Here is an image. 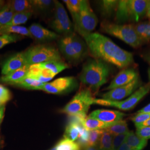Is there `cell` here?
I'll list each match as a JSON object with an SVG mask.
<instances>
[{
    "instance_id": "obj_1",
    "label": "cell",
    "mask_w": 150,
    "mask_h": 150,
    "mask_svg": "<svg viewBox=\"0 0 150 150\" xmlns=\"http://www.w3.org/2000/svg\"><path fill=\"white\" fill-rule=\"evenodd\" d=\"M91 54L96 59L123 69L134 62L133 54L124 50L111 40L95 32L82 36Z\"/></svg>"
},
{
    "instance_id": "obj_2",
    "label": "cell",
    "mask_w": 150,
    "mask_h": 150,
    "mask_svg": "<svg viewBox=\"0 0 150 150\" xmlns=\"http://www.w3.org/2000/svg\"><path fill=\"white\" fill-rule=\"evenodd\" d=\"M110 67L101 59H90L83 66L80 79L86 86L94 90H98L107 82Z\"/></svg>"
},
{
    "instance_id": "obj_3",
    "label": "cell",
    "mask_w": 150,
    "mask_h": 150,
    "mask_svg": "<svg viewBox=\"0 0 150 150\" xmlns=\"http://www.w3.org/2000/svg\"><path fill=\"white\" fill-rule=\"evenodd\" d=\"M59 48L67 59L78 62L86 56L88 47L86 42L73 33L60 39Z\"/></svg>"
},
{
    "instance_id": "obj_4",
    "label": "cell",
    "mask_w": 150,
    "mask_h": 150,
    "mask_svg": "<svg viewBox=\"0 0 150 150\" xmlns=\"http://www.w3.org/2000/svg\"><path fill=\"white\" fill-rule=\"evenodd\" d=\"M101 27L102 31L118 38L134 48H138L143 43L132 25H118L103 22Z\"/></svg>"
},
{
    "instance_id": "obj_5",
    "label": "cell",
    "mask_w": 150,
    "mask_h": 150,
    "mask_svg": "<svg viewBox=\"0 0 150 150\" xmlns=\"http://www.w3.org/2000/svg\"><path fill=\"white\" fill-rule=\"evenodd\" d=\"M90 88H86L79 91L61 110V112L71 116L86 118L88 109L94 103Z\"/></svg>"
},
{
    "instance_id": "obj_6",
    "label": "cell",
    "mask_w": 150,
    "mask_h": 150,
    "mask_svg": "<svg viewBox=\"0 0 150 150\" xmlns=\"http://www.w3.org/2000/svg\"><path fill=\"white\" fill-rule=\"evenodd\" d=\"M25 53L28 66L52 61H61L59 50L52 46L38 45L30 47Z\"/></svg>"
},
{
    "instance_id": "obj_7",
    "label": "cell",
    "mask_w": 150,
    "mask_h": 150,
    "mask_svg": "<svg viewBox=\"0 0 150 150\" xmlns=\"http://www.w3.org/2000/svg\"><path fill=\"white\" fill-rule=\"evenodd\" d=\"M74 22L75 29L82 36L91 33L96 28L98 19L88 1L82 0L79 14Z\"/></svg>"
},
{
    "instance_id": "obj_8",
    "label": "cell",
    "mask_w": 150,
    "mask_h": 150,
    "mask_svg": "<svg viewBox=\"0 0 150 150\" xmlns=\"http://www.w3.org/2000/svg\"><path fill=\"white\" fill-rule=\"evenodd\" d=\"M150 83L149 82L134 92L128 98L120 101H111L103 99H96L94 100L93 104L106 106L116 107L123 111H129L133 109L139 102L150 92Z\"/></svg>"
},
{
    "instance_id": "obj_9",
    "label": "cell",
    "mask_w": 150,
    "mask_h": 150,
    "mask_svg": "<svg viewBox=\"0 0 150 150\" xmlns=\"http://www.w3.org/2000/svg\"><path fill=\"white\" fill-rule=\"evenodd\" d=\"M54 15L52 23V27L59 33L64 36L73 33L74 26L64 6L57 1H54Z\"/></svg>"
},
{
    "instance_id": "obj_10",
    "label": "cell",
    "mask_w": 150,
    "mask_h": 150,
    "mask_svg": "<svg viewBox=\"0 0 150 150\" xmlns=\"http://www.w3.org/2000/svg\"><path fill=\"white\" fill-rule=\"evenodd\" d=\"M77 86V82L73 77H64L56 79L51 82L44 83L38 90L48 93L60 94L71 91Z\"/></svg>"
},
{
    "instance_id": "obj_11",
    "label": "cell",
    "mask_w": 150,
    "mask_h": 150,
    "mask_svg": "<svg viewBox=\"0 0 150 150\" xmlns=\"http://www.w3.org/2000/svg\"><path fill=\"white\" fill-rule=\"evenodd\" d=\"M140 84L139 77L129 84L120 86L111 90L102 95V99L111 101H120L126 97L131 96Z\"/></svg>"
},
{
    "instance_id": "obj_12",
    "label": "cell",
    "mask_w": 150,
    "mask_h": 150,
    "mask_svg": "<svg viewBox=\"0 0 150 150\" xmlns=\"http://www.w3.org/2000/svg\"><path fill=\"white\" fill-rule=\"evenodd\" d=\"M26 66H28V64L25 53H17L5 61L2 66L1 74L4 76L8 75Z\"/></svg>"
},
{
    "instance_id": "obj_13",
    "label": "cell",
    "mask_w": 150,
    "mask_h": 150,
    "mask_svg": "<svg viewBox=\"0 0 150 150\" xmlns=\"http://www.w3.org/2000/svg\"><path fill=\"white\" fill-rule=\"evenodd\" d=\"M125 115L122 112L115 110H97L90 113L89 117L96 118L105 123H112L122 120Z\"/></svg>"
},
{
    "instance_id": "obj_14",
    "label": "cell",
    "mask_w": 150,
    "mask_h": 150,
    "mask_svg": "<svg viewBox=\"0 0 150 150\" xmlns=\"http://www.w3.org/2000/svg\"><path fill=\"white\" fill-rule=\"evenodd\" d=\"M138 77L137 72L134 69H124L116 75L106 90L110 91L118 87L127 85Z\"/></svg>"
},
{
    "instance_id": "obj_15",
    "label": "cell",
    "mask_w": 150,
    "mask_h": 150,
    "mask_svg": "<svg viewBox=\"0 0 150 150\" xmlns=\"http://www.w3.org/2000/svg\"><path fill=\"white\" fill-rule=\"evenodd\" d=\"M149 1L128 0L130 20L138 22L146 14Z\"/></svg>"
},
{
    "instance_id": "obj_16",
    "label": "cell",
    "mask_w": 150,
    "mask_h": 150,
    "mask_svg": "<svg viewBox=\"0 0 150 150\" xmlns=\"http://www.w3.org/2000/svg\"><path fill=\"white\" fill-rule=\"evenodd\" d=\"M32 38L38 41H51L57 39L59 36L56 33L43 27L40 24L33 23L28 28Z\"/></svg>"
},
{
    "instance_id": "obj_17",
    "label": "cell",
    "mask_w": 150,
    "mask_h": 150,
    "mask_svg": "<svg viewBox=\"0 0 150 150\" xmlns=\"http://www.w3.org/2000/svg\"><path fill=\"white\" fill-rule=\"evenodd\" d=\"M28 67L29 66H26L23 68L16 70L8 75L3 76L1 77L0 80L4 83L15 85L26 77Z\"/></svg>"
},
{
    "instance_id": "obj_18",
    "label": "cell",
    "mask_w": 150,
    "mask_h": 150,
    "mask_svg": "<svg viewBox=\"0 0 150 150\" xmlns=\"http://www.w3.org/2000/svg\"><path fill=\"white\" fill-rule=\"evenodd\" d=\"M7 4L15 13L33 11L30 1L13 0L10 1Z\"/></svg>"
},
{
    "instance_id": "obj_19",
    "label": "cell",
    "mask_w": 150,
    "mask_h": 150,
    "mask_svg": "<svg viewBox=\"0 0 150 150\" xmlns=\"http://www.w3.org/2000/svg\"><path fill=\"white\" fill-rule=\"evenodd\" d=\"M81 123L88 131L105 129L112 125L110 123H105L96 118H92L89 116L83 118L81 121Z\"/></svg>"
},
{
    "instance_id": "obj_20",
    "label": "cell",
    "mask_w": 150,
    "mask_h": 150,
    "mask_svg": "<svg viewBox=\"0 0 150 150\" xmlns=\"http://www.w3.org/2000/svg\"><path fill=\"white\" fill-rule=\"evenodd\" d=\"M125 142L134 150H142L147 144V140L141 139L133 131H129Z\"/></svg>"
},
{
    "instance_id": "obj_21",
    "label": "cell",
    "mask_w": 150,
    "mask_h": 150,
    "mask_svg": "<svg viewBox=\"0 0 150 150\" xmlns=\"http://www.w3.org/2000/svg\"><path fill=\"white\" fill-rule=\"evenodd\" d=\"M15 33L22 36L32 38L28 28L21 26H11L0 27V35Z\"/></svg>"
},
{
    "instance_id": "obj_22",
    "label": "cell",
    "mask_w": 150,
    "mask_h": 150,
    "mask_svg": "<svg viewBox=\"0 0 150 150\" xmlns=\"http://www.w3.org/2000/svg\"><path fill=\"white\" fill-rule=\"evenodd\" d=\"M116 20L121 22L130 20L128 0L118 1V6L116 10Z\"/></svg>"
},
{
    "instance_id": "obj_23",
    "label": "cell",
    "mask_w": 150,
    "mask_h": 150,
    "mask_svg": "<svg viewBox=\"0 0 150 150\" xmlns=\"http://www.w3.org/2000/svg\"><path fill=\"white\" fill-rule=\"evenodd\" d=\"M39 64L43 69L52 71L55 75L69 67L67 64L62 61H52Z\"/></svg>"
},
{
    "instance_id": "obj_24",
    "label": "cell",
    "mask_w": 150,
    "mask_h": 150,
    "mask_svg": "<svg viewBox=\"0 0 150 150\" xmlns=\"http://www.w3.org/2000/svg\"><path fill=\"white\" fill-rule=\"evenodd\" d=\"M134 26L136 31L143 42L150 41V21L139 23Z\"/></svg>"
},
{
    "instance_id": "obj_25",
    "label": "cell",
    "mask_w": 150,
    "mask_h": 150,
    "mask_svg": "<svg viewBox=\"0 0 150 150\" xmlns=\"http://www.w3.org/2000/svg\"><path fill=\"white\" fill-rule=\"evenodd\" d=\"M105 130L113 136L123 134L129 131L127 124L124 120H121L117 122L113 123L107 129H105Z\"/></svg>"
},
{
    "instance_id": "obj_26",
    "label": "cell",
    "mask_w": 150,
    "mask_h": 150,
    "mask_svg": "<svg viewBox=\"0 0 150 150\" xmlns=\"http://www.w3.org/2000/svg\"><path fill=\"white\" fill-rule=\"evenodd\" d=\"M118 1L116 0H103L100 2L101 9L104 16H110L113 11L117 10Z\"/></svg>"
},
{
    "instance_id": "obj_27",
    "label": "cell",
    "mask_w": 150,
    "mask_h": 150,
    "mask_svg": "<svg viewBox=\"0 0 150 150\" xmlns=\"http://www.w3.org/2000/svg\"><path fill=\"white\" fill-rule=\"evenodd\" d=\"M32 15V12L15 13L11 22L5 26H19L20 25L24 24L29 20Z\"/></svg>"
},
{
    "instance_id": "obj_28",
    "label": "cell",
    "mask_w": 150,
    "mask_h": 150,
    "mask_svg": "<svg viewBox=\"0 0 150 150\" xmlns=\"http://www.w3.org/2000/svg\"><path fill=\"white\" fill-rule=\"evenodd\" d=\"M63 2L70 11L74 21L80 11L82 0H64Z\"/></svg>"
},
{
    "instance_id": "obj_29",
    "label": "cell",
    "mask_w": 150,
    "mask_h": 150,
    "mask_svg": "<svg viewBox=\"0 0 150 150\" xmlns=\"http://www.w3.org/2000/svg\"><path fill=\"white\" fill-rule=\"evenodd\" d=\"M44 83L40 82V81L33 79L31 78H29L26 77L23 79L18 82L15 84L16 86H20L21 87H23L29 90H38V89L43 86Z\"/></svg>"
},
{
    "instance_id": "obj_30",
    "label": "cell",
    "mask_w": 150,
    "mask_h": 150,
    "mask_svg": "<svg viewBox=\"0 0 150 150\" xmlns=\"http://www.w3.org/2000/svg\"><path fill=\"white\" fill-rule=\"evenodd\" d=\"M113 137V135L103 129L98 147L99 150H112Z\"/></svg>"
},
{
    "instance_id": "obj_31",
    "label": "cell",
    "mask_w": 150,
    "mask_h": 150,
    "mask_svg": "<svg viewBox=\"0 0 150 150\" xmlns=\"http://www.w3.org/2000/svg\"><path fill=\"white\" fill-rule=\"evenodd\" d=\"M15 13L7 4L0 10V27L5 26L11 22Z\"/></svg>"
},
{
    "instance_id": "obj_32",
    "label": "cell",
    "mask_w": 150,
    "mask_h": 150,
    "mask_svg": "<svg viewBox=\"0 0 150 150\" xmlns=\"http://www.w3.org/2000/svg\"><path fill=\"white\" fill-rule=\"evenodd\" d=\"M56 150H80V146L77 143L69 139H61L55 146Z\"/></svg>"
},
{
    "instance_id": "obj_33",
    "label": "cell",
    "mask_w": 150,
    "mask_h": 150,
    "mask_svg": "<svg viewBox=\"0 0 150 150\" xmlns=\"http://www.w3.org/2000/svg\"><path fill=\"white\" fill-rule=\"evenodd\" d=\"M103 132V129L89 131L87 145L97 147V145L99 144L100 140Z\"/></svg>"
},
{
    "instance_id": "obj_34",
    "label": "cell",
    "mask_w": 150,
    "mask_h": 150,
    "mask_svg": "<svg viewBox=\"0 0 150 150\" xmlns=\"http://www.w3.org/2000/svg\"><path fill=\"white\" fill-rule=\"evenodd\" d=\"M33 10L45 11L48 9L54 1L51 0H31L30 1Z\"/></svg>"
},
{
    "instance_id": "obj_35",
    "label": "cell",
    "mask_w": 150,
    "mask_h": 150,
    "mask_svg": "<svg viewBox=\"0 0 150 150\" xmlns=\"http://www.w3.org/2000/svg\"><path fill=\"white\" fill-rule=\"evenodd\" d=\"M128 132L123 134L113 136L112 142V150H118L121 145L125 142Z\"/></svg>"
},
{
    "instance_id": "obj_36",
    "label": "cell",
    "mask_w": 150,
    "mask_h": 150,
    "mask_svg": "<svg viewBox=\"0 0 150 150\" xmlns=\"http://www.w3.org/2000/svg\"><path fill=\"white\" fill-rule=\"evenodd\" d=\"M17 40V37L13 35H0V49L6 45L15 42Z\"/></svg>"
},
{
    "instance_id": "obj_37",
    "label": "cell",
    "mask_w": 150,
    "mask_h": 150,
    "mask_svg": "<svg viewBox=\"0 0 150 150\" xmlns=\"http://www.w3.org/2000/svg\"><path fill=\"white\" fill-rule=\"evenodd\" d=\"M136 134L141 139L148 140L150 139V126H144L136 127Z\"/></svg>"
},
{
    "instance_id": "obj_38",
    "label": "cell",
    "mask_w": 150,
    "mask_h": 150,
    "mask_svg": "<svg viewBox=\"0 0 150 150\" xmlns=\"http://www.w3.org/2000/svg\"><path fill=\"white\" fill-rule=\"evenodd\" d=\"M150 119V113H137L131 118L134 125L144 123Z\"/></svg>"
},
{
    "instance_id": "obj_39",
    "label": "cell",
    "mask_w": 150,
    "mask_h": 150,
    "mask_svg": "<svg viewBox=\"0 0 150 150\" xmlns=\"http://www.w3.org/2000/svg\"><path fill=\"white\" fill-rule=\"evenodd\" d=\"M11 98V92L6 87L0 85V102L5 105Z\"/></svg>"
},
{
    "instance_id": "obj_40",
    "label": "cell",
    "mask_w": 150,
    "mask_h": 150,
    "mask_svg": "<svg viewBox=\"0 0 150 150\" xmlns=\"http://www.w3.org/2000/svg\"><path fill=\"white\" fill-rule=\"evenodd\" d=\"M118 150H134L131 146H129L126 142H125L122 145H121Z\"/></svg>"
},
{
    "instance_id": "obj_41",
    "label": "cell",
    "mask_w": 150,
    "mask_h": 150,
    "mask_svg": "<svg viewBox=\"0 0 150 150\" xmlns=\"http://www.w3.org/2000/svg\"><path fill=\"white\" fill-rule=\"evenodd\" d=\"M138 113H150V103L147 106L141 109Z\"/></svg>"
},
{
    "instance_id": "obj_42",
    "label": "cell",
    "mask_w": 150,
    "mask_h": 150,
    "mask_svg": "<svg viewBox=\"0 0 150 150\" xmlns=\"http://www.w3.org/2000/svg\"><path fill=\"white\" fill-rule=\"evenodd\" d=\"M5 105L0 107V124L1 123L4 117V113H5Z\"/></svg>"
},
{
    "instance_id": "obj_43",
    "label": "cell",
    "mask_w": 150,
    "mask_h": 150,
    "mask_svg": "<svg viewBox=\"0 0 150 150\" xmlns=\"http://www.w3.org/2000/svg\"><path fill=\"white\" fill-rule=\"evenodd\" d=\"M83 150H100L98 147L97 146H92L87 145L84 147Z\"/></svg>"
},
{
    "instance_id": "obj_44",
    "label": "cell",
    "mask_w": 150,
    "mask_h": 150,
    "mask_svg": "<svg viewBox=\"0 0 150 150\" xmlns=\"http://www.w3.org/2000/svg\"><path fill=\"white\" fill-rule=\"evenodd\" d=\"M150 126V119L147 120V121L145 122L144 123H141V124H139V125H135L136 127H139V126Z\"/></svg>"
},
{
    "instance_id": "obj_45",
    "label": "cell",
    "mask_w": 150,
    "mask_h": 150,
    "mask_svg": "<svg viewBox=\"0 0 150 150\" xmlns=\"http://www.w3.org/2000/svg\"><path fill=\"white\" fill-rule=\"evenodd\" d=\"M146 15L147 16V17L149 18L150 21V1H149V3H148V5H147Z\"/></svg>"
},
{
    "instance_id": "obj_46",
    "label": "cell",
    "mask_w": 150,
    "mask_h": 150,
    "mask_svg": "<svg viewBox=\"0 0 150 150\" xmlns=\"http://www.w3.org/2000/svg\"><path fill=\"white\" fill-rule=\"evenodd\" d=\"M145 59L147 62V63L150 65V51L145 55Z\"/></svg>"
},
{
    "instance_id": "obj_47",
    "label": "cell",
    "mask_w": 150,
    "mask_h": 150,
    "mask_svg": "<svg viewBox=\"0 0 150 150\" xmlns=\"http://www.w3.org/2000/svg\"><path fill=\"white\" fill-rule=\"evenodd\" d=\"M5 2L2 0H0V10L4 7Z\"/></svg>"
},
{
    "instance_id": "obj_48",
    "label": "cell",
    "mask_w": 150,
    "mask_h": 150,
    "mask_svg": "<svg viewBox=\"0 0 150 150\" xmlns=\"http://www.w3.org/2000/svg\"><path fill=\"white\" fill-rule=\"evenodd\" d=\"M148 76H149V82L150 83V67L148 69Z\"/></svg>"
},
{
    "instance_id": "obj_49",
    "label": "cell",
    "mask_w": 150,
    "mask_h": 150,
    "mask_svg": "<svg viewBox=\"0 0 150 150\" xmlns=\"http://www.w3.org/2000/svg\"><path fill=\"white\" fill-rule=\"evenodd\" d=\"M5 105H4V104H2V103H1L0 102V107H1V106H4Z\"/></svg>"
},
{
    "instance_id": "obj_50",
    "label": "cell",
    "mask_w": 150,
    "mask_h": 150,
    "mask_svg": "<svg viewBox=\"0 0 150 150\" xmlns=\"http://www.w3.org/2000/svg\"><path fill=\"white\" fill-rule=\"evenodd\" d=\"M56 150V148H55V147H54V148H52V149H51V150Z\"/></svg>"
}]
</instances>
